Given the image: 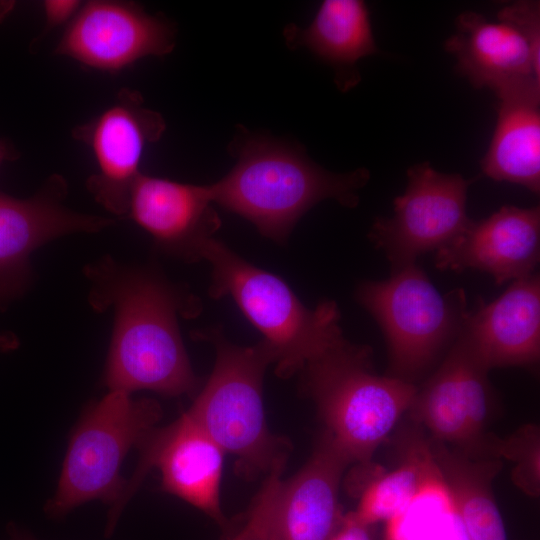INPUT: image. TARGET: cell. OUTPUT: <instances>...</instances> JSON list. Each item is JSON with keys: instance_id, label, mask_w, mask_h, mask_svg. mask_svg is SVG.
Returning a JSON list of instances; mask_svg holds the SVG:
<instances>
[{"instance_id": "obj_1", "label": "cell", "mask_w": 540, "mask_h": 540, "mask_svg": "<svg viewBox=\"0 0 540 540\" xmlns=\"http://www.w3.org/2000/svg\"><path fill=\"white\" fill-rule=\"evenodd\" d=\"M89 303L112 308L114 328L103 383L131 395L151 390L176 397L194 393L195 376L181 338L178 314L197 307L162 277L129 267L109 256L88 265Z\"/></svg>"}, {"instance_id": "obj_2", "label": "cell", "mask_w": 540, "mask_h": 540, "mask_svg": "<svg viewBox=\"0 0 540 540\" xmlns=\"http://www.w3.org/2000/svg\"><path fill=\"white\" fill-rule=\"evenodd\" d=\"M231 151L237 159L234 167L208 185L212 201L276 242H284L298 220L325 199L357 206L358 191L370 178L365 168L327 171L300 147L260 134H239Z\"/></svg>"}, {"instance_id": "obj_3", "label": "cell", "mask_w": 540, "mask_h": 540, "mask_svg": "<svg viewBox=\"0 0 540 540\" xmlns=\"http://www.w3.org/2000/svg\"><path fill=\"white\" fill-rule=\"evenodd\" d=\"M325 431L359 470L371 468L376 449L409 410L418 387L374 372L366 345L340 338L301 370Z\"/></svg>"}, {"instance_id": "obj_4", "label": "cell", "mask_w": 540, "mask_h": 540, "mask_svg": "<svg viewBox=\"0 0 540 540\" xmlns=\"http://www.w3.org/2000/svg\"><path fill=\"white\" fill-rule=\"evenodd\" d=\"M198 259L212 268L210 296L235 301L263 335L278 376L301 372L343 337L335 301L307 308L281 278L247 262L214 237L201 243Z\"/></svg>"}, {"instance_id": "obj_5", "label": "cell", "mask_w": 540, "mask_h": 540, "mask_svg": "<svg viewBox=\"0 0 540 540\" xmlns=\"http://www.w3.org/2000/svg\"><path fill=\"white\" fill-rule=\"evenodd\" d=\"M197 336L213 344L216 359L203 389L185 414L225 453L237 458L236 470L247 479L268 473L286 461L288 440L270 433L263 406V377L273 363L268 346L260 341L241 347L220 329Z\"/></svg>"}, {"instance_id": "obj_6", "label": "cell", "mask_w": 540, "mask_h": 540, "mask_svg": "<svg viewBox=\"0 0 540 540\" xmlns=\"http://www.w3.org/2000/svg\"><path fill=\"white\" fill-rule=\"evenodd\" d=\"M355 297L382 330L388 376L413 384L448 352L469 312L463 289L439 292L416 263L362 282Z\"/></svg>"}, {"instance_id": "obj_7", "label": "cell", "mask_w": 540, "mask_h": 540, "mask_svg": "<svg viewBox=\"0 0 540 540\" xmlns=\"http://www.w3.org/2000/svg\"><path fill=\"white\" fill-rule=\"evenodd\" d=\"M161 417L156 400L133 399L122 391H109L91 403L72 432L57 489L47 501L45 513L61 518L97 499L108 504L111 512L126 485L120 475L124 458Z\"/></svg>"}, {"instance_id": "obj_8", "label": "cell", "mask_w": 540, "mask_h": 540, "mask_svg": "<svg viewBox=\"0 0 540 540\" xmlns=\"http://www.w3.org/2000/svg\"><path fill=\"white\" fill-rule=\"evenodd\" d=\"M407 179L405 192L394 199V215L377 218L369 233L391 270L449 245L472 222L466 200L474 179L438 172L428 162L411 166Z\"/></svg>"}, {"instance_id": "obj_9", "label": "cell", "mask_w": 540, "mask_h": 540, "mask_svg": "<svg viewBox=\"0 0 540 540\" xmlns=\"http://www.w3.org/2000/svg\"><path fill=\"white\" fill-rule=\"evenodd\" d=\"M137 448L138 465L126 480L116 507L107 515L106 535H112L126 504L154 467L161 472L164 492L203 511L225 534L231 532L219 498L225 452L185 413L165 427L152 429Z\"/></svg>"}, {"instance_id": "obj_10", "label": "cell", "mask_w": 540, "mask_h": 540, "mask_svg": "<svg viewBox=\"0 0 540 540\" xmlns=\"http://www.w3.org/2000/svg\"><path fill=\"white\" fill-rule=\"evenodd\" d=\"M488 372L460 332L438 368L418 388L409 411L430 431L432 440L455 445L471 458H488L494 438L485 433Z\"/></svg>"}, {"instance_id": "obj_11", "label": "cell", "mask_w": 540, "mask_h": 540, "mask_svg": "<svg viewBox=\"0 0 540 540\" xmlns=\"http://www.w3.org/2000/svg\"><path fill=\"white\" fill-rule=\"evenodd\" d=\"M165 128L163 116L144 106L140 92L122 88L108 107L73 129L74 139L93 154L96 172L86 186L98 204L115 215L128 214L143 152L161 138Z\"/></svg>"}, {"instance_id": "obj_12", "label": "cell", "mask_w": 540, "mask_h": 540, "mask_svg": "<svg viewBox=\"0 0 540 540\" xmlns=\"http://www.w3.org/2000/svg\"><path fill=\"white\" fill-rule=\"evenodd\" d=\"M172 22L134 2L94 0L82 4L55 54L85 67L121 71L147 56H164L175 46Z\"/></svg>"}, {"instance_id": "obj_13", "label": "cell", "mask_w": 540, "mask_h": 540, "mask_svg": "<svg viewBox=\"0 0 540 540\" xmlns=\"http://www.w3.org/2000/svg\"><path fill=\"white\" fill-rule=\"evenodd\" d=\"M67 191L66 180L58 174L26 199L0 191V307L26 288L29 257L38 247L65 235L97 232L114 224V219L66 207Z\"/></svg>"}, {"instance_id": "obj_14", "label": "cell", "mask_w": 540, "mask_h": 540, "mask_svg": "<svg viewBox=\"0 0 540 540\" xmlns=\"http://www.w3.org/2000/svg\"><path fill=\"white\" fill-rule=\"evenodd\" d=\"M540 259V207L503 206L470 223L452 243L436 251L439 270L490 274L497 285L535 273Z\"/></svg>"}, {"instance_id": "obj_15", "label": "cell", "mask_w": 540, "mask_h": 540, "mask_svg": "<svg viewBox=\"0 0 540 540\" xmlns=\"http://www.w3.org/2000/svg\"><path fill=\"white\" fill-rule=\"evenodd\" d=\"M455 23L444 47L472 86L490 88L498 98L540 87V51L517 28L476 12L460 14Z\"/></svg>"}, {"instance_id": "obj_16", "label": "cell", "mask_w": 540, "mask_h": 540, "mask_svg": "<svg viewBox=\"0 0 540 540\" xmlns=\"http://www.w3.org/2000/svg\"><path fill=\"white\" fill-rule=\"evenodd\" d=\"M461 333L479 362L490 371L531 366L540 357V277L512 281L489 304L480 300L469 310Z\"/></svg>"}, {"instance_id": "obj_17", "label": "cell", "mask_w": 540, "mask_h": 540, "mask_svg": "<svg viewBox=\"0 0 540 540\" xmlns=\"http://www.w3.org/2000/svg\"><path fill=\"white\" fill-rule=\"evenodd\" d=\"M212 204L208 185L141 173L131 189L127 215L166 251L198 261L201 243L220 226Z\"/></svg>"}, {"instance_id": "obj_18", "label": "cell", "mask_w": 540, "mask_h": 540, "mask_svg": "<svg viewBox=\"0 0 540 540\" xmlns=\"http://www.w3.org/2000/svg\"><path fill=\"white\" fill-rule=\"evenodd\" d=\"M350 461L328 432L310 459L282 481L274 519V540H329L343 518L339 504L342 475Z\"/></svg>"}, {"instance_id": "obj_19", "label": "cell", "mask_w": 540, "mask_h": 540, "mask_svg": "<svg viewBox=\"0 0 540 540\" xmlns=\"http://www.w3.org/2000/svg\"><path fill=\"white\" fill-rule=\"evenodd\" d=\"M498 118L481 160L484 175L540 191V89L498 98Z\"/></svg>"}, {"instance_id": "obj_20", "label": "cell", "mask_w": 540, "mask_h": 540, "mask_svg": "<svg viewBox=\"0 0 540 540\" xmlns=\"http://www.w3.org/2000/svg\"><path fill=\"white\" fill-rule=\"evenodd\" d=\"M284 38L288 46L307 48L344 76L352 75L360 59L379 52L369 10L361 0H325L309 26L291 24Z\"/></svg>"}, {"instance_id": "obj_21", "label": "cell", "mask_w": 540, "mask_h": 540, "mask_svg": "<svg viewBox=\"0 0 540 540\" xmlns=\"http://www.w3.org/2000/svg\"><path fill=\"white\" fill-rule=\"evenodd\" d=\"M429 447L468 539L507 540L492 491L501 460L471 458L436 440Z\"/></svg>"}, {"instance_id": "obj_22", "label": "cell", "mask_w": 540, "mask_h": 540, "mask_svg": "<svg viewBox=\"0 0 540 540\" xmlns=\"http://www.w3.org/2000/svg\"><path fill=\"white\" fill-rule=\"evenodd\" d=\"M401 463L391 471L375 472L362 482L359 501L349 514L371 527L387 522L413 499L428 476L436 469L429 442L414 437Z\"/></svg>"}, {"instance_id": "obj_23", "label": "cell", "mask_w": 540, "mask_h": 540, "mask_svg": "<svg viewBox=\"0 0 540 540\" xmlns=\"http://www.w3.org/2000/svg\"><path fill=\"white\" fill-rule=\"evenodd\" d=\"M455 505L443 477L436 469L408 505L386 522L385 540H433Z\"/></svg>"}, {"instance_id": "obj_24", "label": "cell", "mask_w": 540, "mask_h": 540, "mask_svg": "<svg viewBox=\"0 0 540 540\" xmlns=\"http://www.w3.org/2000/svg\"><path fill=\"white\" fill-rule=\"evenodd\" d=\"M513 463L514 484L525 494L537 497L540 492V437L535 424H527L505 439L498 438L495 458Z\"/></svg>"}, {"instance_id": "obj_25", "label": "cell", "mask_w": 540, "mask_h": 540, "mask_svg": "<svg viewBox=\"0 0 540 540\" xmlns=\"http://www.w3.org/2000/svg\"><path fill=\"white\" fill-rule=\"evenodd\" d=\"M286 461L276 463L256 494L244 526L229 540H274V519Z\"/></svg>"}, {"instance_id": "obj_26", "label": "cell", "mask_w": 540, "mask_h": 540, "mask_svg": "<svg viewBox=\"0 0 540 540\" xmlns=\"http://www.w3.org/2000/svg\"><path fill=\"white\" fill-rule=\"evenodd\" d=\"M498 20L517 28L540 51V4L539 1H517L503 7Z\"/></svg>"}, {"instance_id": "obj_27", "label": "cell", "mask_w": 540, "mask_h": 540, "mask_svg": "<svg viewBox=\"0 0 540 540\" xmlns=\"http://www.w3.org/2000/svg\"><path fill=\"white\" fill-rule=\"evenodd\" d=\"M45 15L43 32L35 39L38 43L54 28L71 21L82 6L81 1L75 0H46L42 4Z\"/></svg>"}, {"instance_id": "obj_28", "label": "cell", "mask_w": 540, "mask_h": 540, "mask_svg": "<svg viewBox=\"0 0 540 540\" xmlns=\"http://www.w3.org/2000/svg\"><path fill=\"white\" fill-rule=\"evenodd\" d=\"M369 528L347 513L329 540H372Z\"/></svg>"}, {"instance_id": "obj_29", "label": "cell", "mask_w": 540, "mask_h": 540, "mask_svg": "<svg viewBox=\"0 0 540 540\" xmlns=\"http://www.w3.org/2000/svg\"><path fill=\"white\" fill-rule=\"evenodd\" d=\"M433 540H469L455 508L446 516Z\"/></svg>"}, {"instance_id": "obj_30", "label": "cell", "mask_w": 540, "mask_h": 540, "mask_svg": "<svg viewBox=\"0 0 540 540\" xmlns=\"http://www.w3.org/2000/svg\"><path fill=\"white\" fill-rule=\"evenodd\" d=\"M18 153L10 142L0 139V165L5 161L14 160Z\"/></svg>"}, {"instance_id": "obj_31", "label": "cell", "mask_w": 540, "mask_h": 540, "mask_svg": "<svg viewBox=\"0 0 540 540\" xmlns=\"http://www.w3.org/2000/svg\"><path fill=\"white\" fill-rule=\"evenodd\" d=\"M19 345L18 339L14 334H0V351H11Z\"/></svg>"}, {"instance_id": "obj_32", "label": "cell", "mask_w": 540, "mask_h": 540, "mask_svg": "<svg viewBox=\"0 0 540 540\" xmlns=\"http://www.w3.org/2000/svg\"><path fill=\"white\" fill-rule=\"evenodd\" d=\"M10 537L8 540H38L31 534H28L25 531H22L16 527H11L9 529Z\"/></svg>"}]
</instances>
